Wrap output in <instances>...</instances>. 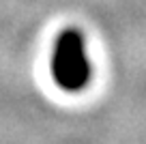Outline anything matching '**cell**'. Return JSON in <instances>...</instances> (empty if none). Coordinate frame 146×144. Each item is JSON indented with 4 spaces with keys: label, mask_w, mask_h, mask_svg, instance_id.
I'll return each instance as SVG.
<instances>
[{
    "label": "cell",
    "mask_w": 146,
    "mask_h": 144,
    "mask_svg": "<svg viewBox=\"0 0 146 144\" xmlns=\"http://www.w3.org/2000/svg\"><path fill=\"white\" fill-rule=\"evenodd\" d=\"M52 75L56 84L64 90H82L90 80V63H88L84 39L78 30H64L56 39L52 54Z\"/></svg>",
    "instance_id": "cell-1"
}]
</instances>
